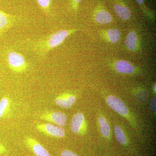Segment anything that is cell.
Wrapping results in <instances>:
<instances>
[{
  "label": "cell",
  "instance_id": "cell-1",
  "mask_svg": "<svg viewBox=\"0 0 156 156\" xmlns=\"http://www.w3.org/2000/svg\"><path fill=\"white\" fill-rule=\"evenodd\" d=\"M70 32L67 30H60L48 36L35 41H31L30 48L37 55L44 57L50 50L62 44Z\"/></svg>",
  "mask_w": 156,
  "mask_h": 156
},
{
  "label": "cell",
  "instance_id": "cell-2",
  "mask_svg": "<svg viewBox=\"0 0 156 156\" xmlns=\"http://www.w3.org/2000/svg\"><path fill=\"white\" fill-rule=\"evenodd\" d=\"M7 60L9 67L14 72H24L28 67V64L23 55L16 51L9 52Z\"/></svg>",
  "mask_w": 156,
  "mask_h": 156
},
{
  "label": "cell",
  "instance_id": "cell-3",
  "mask_svg": "<svg viewBox=\"0 0 156 156\" xmlns=\"http://www.w3.org/2000/svg\"><path fill=\"white\" fill-rule=\"evenodd\" d=\"M36 128L41 133L56 138H62L66 135V131L63 127L51 123L37 124Z\"/></svg>",
  "mask_w": 156,
  "mask_h": 156
},
{
  "label": "cell",
  "instance_id": "cell-4",
  "mask_svg": "<svg viewBox=\"0 0 156 156\" xmlns=\"http://www.w3.org/2000/svg\"><path fill=\"white\" fill-rule=\"evenodd\" d=\"M40 119L60 127H63L66 125L67 116L64 113L58 111H47L43 113Z\"/></svg>",
  "mask_w": 156,
  "mask_h": 156
},
{
  "label": "cell",
  "instance_id": "cell-5",
  "mask_svg": "<svg viewBox=\"0 0 156 156\" xmlns=\"http://www.w3.org/2000/svg\"><path fill=\"white\" fill-rule=\"evenodd\" d=\"M106 100L107 103L114 111L125 118H129V110L123 101L114 95L108 96Z\"/></svg>",
  "mask_w": 156,
  "mask_h": 156
},
{
  "label": "cell",
  "instance_id": "cell-6",
  "mask_svg": "<svg viewBox=\"0 0 156 156\" xmlns=\"http://www.w3.org/2000/svg\"><path fill=\"white\" fill-rule=\"evenodd\" d=\"M71 130L74 134L80 135L85 133L87 129L85 117L81 112H77L74 115L70 124Z\"/></svg>",
  "mask_w": 156,
  "mask_h": 156
},
{
  "label": "cell",
  "instance_id": "cell-7",
  "mask_svg": "<svg viewBox=\"0 0 156 156\" xmlns=\"http://www.w3.org/2000/svg\"><path fill=\"white\" fill-rule=\"evenodd\" d=\"M24 141L26 145L36 156H51L48 150L33 137L26 136Z\"/></svg>",
  "mask_w": 156,
  "mask_h": 156
},
{
  "label": "cell",
  "instance_id": "cell-8",
  "mask_svg": "<svg viewBox=\"0 0 156 156\" xmlns=\"http://www.w3.org/2000/svg\"><path fill=\"white\" fill-rule=\"evenodd\" d=\"M76 97L73 94L64 93L60 94L56 98L55 102L56 105L64 108H69L75 104Z\"/></svg>",
  "mask_w": 156,
  "mask_h": 156
},
{
  "label": "cell",
  "instance_id": "cell-9",
  "mask_svg": "<svg viewBox=\"0 0 156 156\" xmlns=\"http://www.w3.org/2000/svg\"><path fill=\"white\" fill-rule=\"evenodd\" d=\"M17 18L0 10V34L15 25Z\"/></svg>",
  "mask_w": 156,
  "mask_h": 156
},
{
  "label": "cell",
  "instance_id": "cell-10",
  "mask_svg": "<svg viewBox=\"0 0 156 156\" xmlns=\"http://www.w3.org/2000/svg\"><path fill=\"white\" fill-rule=\"evenodd\" d=\"M115 69L121 73L131 74L134 71V68L130 62L126 60H119L115 64Z\"/></svg>",
  "mask_w": 156,
  "mask_h": 156
},
{
  "label": "cell",
  "instance_id": "cell-11",
  "mask_svg": "<svg viewBox=\"0 0 156 156\" xmlns=\"http://www.w3.org/2000/svg\"><path fill=\"white\" fill-rule=\"evenodd\" d=\"M98 123L101 134L105 138H108L111 135V128L109 124L104 117L101 116L98 117Z\"/></svg>",
  "mask_w": 156,
  "mask_h": 156
},
{
  "label": "cell",
  "instance_id": "cell-12",
  "mask_svg": "<svg viewBox=\"0 0 156 156\" xmlns=\"http://www.w3.org/2000/svg\"><path fill=\"white\" fill-rule=\"evenodd\" d=\"M114 9L117 15L123 20H127L131 17V11L125 6L117 4L115 5Z\"/></svg>",
  "mask_w": 156,
  "mask_h": 156
},
{
  "label": "cell",
  "instance_id": "cell-13",
  "mask_svg": "<svg viewBox=\"0 0 156 156\" xmlns=\"http://www.w3.org/2000/svg\"><path fill=\"white\" fill-rule=\"evenodd\" d=\"M95 19L99 23L106 24L111 22L112 20V17L108 11L102 10L98 12L96 14Z\"/></svg>",
  "mask_w": 156,
  "mask_h": 156
},
{
  "label": "cell",
  "instance_id": "cell-14",
  "mask_svg": "<svg viewBox=\"0 0 156 156\" xmlns=\"http://www.w3.org/2000/svg\"><path fill=\"white\" fill-rule=\"evenodd\" d=\"M11 101L10 98L5 96L0 100V119L5 116L10 110Z\"/></svg>",
  "mask_w": 156,
  "mask_h": 156
},
{
  "label": "cell",
  "instance_id": "cell-15",
  "mask_svg": "<svg viewBox=\"0 0 156 156\" xmlns=\"http://www.w3.org/2000/svg\"><path fill=\"white\" fill-rule=\"evenodd\" d=\"M137 40L136 34L134 31L130 32L128 34L125 42L127 48L131 50H135L136 48Z\"/></svg>",
  "mask_w": 156,
  "mask_h": 156
},
{
  "label": "cell",
  "instance_id": "cell-16",
  "mask_svg": "<svg viewBox=\"0 0 156 156\" xmlns=\"http://www.w3.org/2000/svg\"><path fill=\"white\" fill-rule=\"evenodd\" d=\"M115 136L118 142L122 145H125L127 142V138L125 131L119 126H115L114 128Z\"/></svg>",
  "mask_w": 156,
  "mask_h": 156
},
{
  "label": "cell",
  "instance_id": "cell-17",
  "mask_svg": "<svg viewBox=\"0 0 156 156\" xmlns=\"http://www.w3.org/2000/svg\"><path fill=\"white\" fill-rule=\"evenodd\" d=\"M107 35L109 40L112 43L115 44L120 39L121 33L120 31L117 29H110L107 31Z\"/></svg>",
  "mask_w": 156,
  "mask_h": 156
},
{
  "label": "cell",
  "instance_id": "cell-18",
  "mask_svg": "<svg viewBox=\"0 0 156 156\" xmlns=\"http://www.w3.org/2000/svg\"><path fill=\"white\" fill-rule=\"evenodd\" d=\"M36 1L43 12L47 14L50 13L52 0H36Z\"/></svg>",
  "mask_w": 156,
  "mask_h": 156
},
{
  "label": "cell",
  "instance_id": "cell-19",
  "mask_svg": "<svg viewBox=\"0 0 156 156\" xmlns=\"http://www.w3.org/2000/svg\"><path fill=\"white\" fill-rule=\"evenodd\" d=\"M61 156H78L75 153L68 150H65L61 152Z\"/></svg>",
  "mask_w": 156,
  "mask_h": 156
},
{
  "label": "cell",
  "instance_id": "cell-20",
  "mask_svg": "<svg viewBox=\"0 0 156 156\" xmlns=\"http://www.w3.org/2000/svg\"><path fill=\"white\" fill-rule=\"evenodd\" d=\"M151 109L154 113H156V97H154L151 101Z\"/></svg>",
  "mask_w": 156,
  "mask_h": 156
},
{
  "label": "cell",
  "instance_id": "cell-21",
  "mask_svg": "<svg viewBox=\"0 0 156 156\" xmlns=\"http://www.w3.org/2000/svg\"><path fill=\"white\" fill-rule=\"evenodd\" d=\"M6 152V147L2 144L0 143V155L5 154Z\"/></svg>",
  "mask_w": 156,
  "mask_h": 156
},
{
  "label": "cell",
  "instance_id": "cell-22",
  "mask_svg": "<svg viewBox=\"0 0 156 156\" xmlns=\"http://www.w3.org/2000/svg\"><path fill=\"white\" fill-rule=\"evenodd\" d=\"M82 0H73V2L74 3V5H77L78 3L80 2Z\"/></svg>",
  "mask_w": 156,
  "mask_h": 156
},
{
  "label": "cell",
  "instance_id": "cell-23",
  "mask_svg": "<svg viewBox=\"0 0 156 156\" xmlns=\"http://www.w3.org/2000/svg\"><path fill=\"white\" fill-rule=\"evenodd\" d=\"M136 1L140 4H142L143 3V0H136Z\"/></svg>",
  "mask_w": 156,
  "mask_h": 156
},
{
  "label": "cell",
  "instance_id": "cell-24",
  "mask_svg": "<svg viewBox=\"0 0 156 156\" xmlns=\"http://www.w3.org/2000/svg\"><path fill=\"white\" fill-rule=\"evenodd\" d=\"M153 90L154 92L155 93H156V84H155L154 85V87H153Z\"/></svg>",
  "mask_w": 156,
  "mask_h": 156
}]
</instances>
